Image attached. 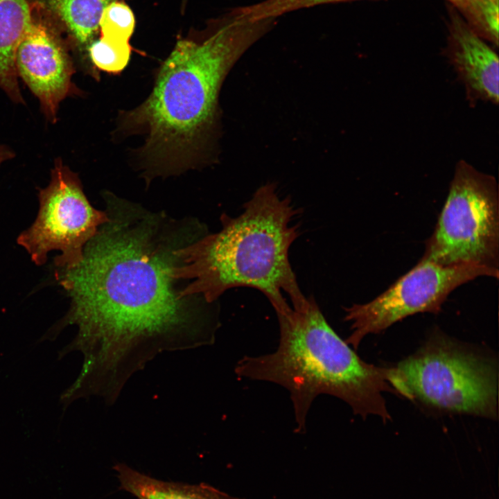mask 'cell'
I'll use <instances>...</instances> for the list:
<instances>
[{
    "label": "cell",
    "mask_w": 499,
    "mask_h": 499,
    "mask_svg": "<svg viewBox=\"0 0 499 499\" xmlns=\"http://www.w3.org/2000/svg\"><path fill=\"white\" fill-rule=\"evenodd\" d=\"M76 266L57 269L80 329L89 390L114 402L125 384L164 351L211 344L217 324L175 286L173 250L150 220H109Z\"/></svg>",
    "instance_id": "1"
},
{
    "label": "cell",
    "mask_w": 499,
    "mask_h": 499,
    "mask_svg": "<svg viewBox=\"0 0 499 499\" xmlns=\"http://www.w3.org/2000/svg\"><path fill=\"white\" fill-rule=\"evenodd\" d=\"M234 9L179 39L163 62L148 98L123 117L147 135L144 153L165 168H182L213 146L218 96L229 71L272 28Z\"/></svg>",
    "instance_id": "2"
},
{
    "label": "cell",
    "mask_w": 499,
    "mask_h": 499,
    "mask_svg": "<svg viewBox=\"0 0 499 499\" xmlns=\"http://www.w3.org/2000/svg\"><path fill=\"white\" fill-rule=\"evenodd\" d=\"M300 211L273 183L260 186L236 217L222 216V228L173 250L175 280H189L182 299L200 295L207 304L231 288L260 291L277 315L307 301L292 268L289 251L300 235Z\"/></svg>",
    "instance_id": "3"
},
{
    "label": "cell",
    "mask_w": 499,
    "mask_h": 499,
    "mask_svg": "<svg viewBox=\"0 0 499 499\" xmlns=\"http://www.w3.org/2000/svg\"><path fill=\"white\" fill-rule=\"evenodd\" d=\"M280 337L277 349L244 356L235 373L240 378L276 383L290 393L298 430L306 428L313 401L321 394L337 397L365 418L390 415L382 395L397 394L388 382L389 368L361 360L329 325L313 297L299 309L277 315Z\"/></svg>",
    "instance_id": "4"
},
{
    "label": "cell",
    "mask_w": 499,
    "mask_h": 499,
    "mask_svg": "<svg viewBox=\"0 0 499 499\" xmlns=\"http://www.w3.org/2000/svg\"><path fill=\"white\" fill-rule=\"evenodd\" d=\"M388 382L397 394L441 410L497 416L493 364L443 335L432 336L416 353L389 368Z\"/></svg>",
    "instance_id": "5"
},
{
    "label": "cell",
    "mask_w": 499,
    "mask_h": 499,
    "mask_svg": "<svg viewBox=\"0 0 499 499\" xmlns=\"http://www.w3.org/2000/svg\"><path fill=\"white\" fill-rule=\"evenodd\" d=\"M421 259L444 266L498 270L499 198L493 175L464 160L456 164L447 198Z\"/></svg>",
    "instance_id": "6"
},
{
    "label": "cell",
    "mask_w": 499,
    "mask_h": 499,
    "mask_svg": "<svg viewBox=\"0 0 499 499\" xmlns=\"http://www.w3.org/2000/svg\"><path fill=\"white\" fill-rule=\"evenodd\" d=\"M39 209L33 224L18 236L17 243L37 265H44L53 251L57 269L77 265L85 245L109 220L107 214L93 207L76 174L56 160L49 184L38 193Z\"/></svg>",
    "instance_id": "7"
},
{
    "label": "cell",
    "mask_w": 499,
    "mask_h": 499,
    "mask_svg": "<svg viewBox=\"0 0 499 499\" xmlns=\"http://www.w3.org/2000/svg\"><path fill=\"white\" fill-rule=\"evenodd\" d=\"M498 272L471 265L444 266L421 259L373 300L344 308V320L351 322L353 330L345 342L357 349L367 335L378 333L408 316L438 313L457 287L480 277L498 279Z\"/></svg>",
    "instance_id": "8"
},
{
    "label": "cell",
    "mask_w": 499,
    "mask_h": 499,
    "mask_svg": "<svg viewBox=\"0 0 499 499\" xmlns=\"http://www.w3.org/2000/svg\"><path fill=\"white\" fill-rule=\"evenodd\" d=\"M63 32L41 3L33 2L30 22L15 55L18 76L37 97L51 123L56 122L60 104L72 90L74 69Z\"/></svg>",
    "instance_id": "9"
},
{
    "label": "cell",
    "mask_w": 499,
    "mask_h": 499,
    "mask_svg": "<svg viewBox=\"0 0 499 499\" xmlns=\"http://www.w3.org/2000/svg\"><path fill=\"white\" fill-rule=\"evenodd\" d=\"M446 57L464 86L471 106L498 103V57L454 8L450 10Z\"/></svg>",
    "instance_id": "10"
},
{
    "label": "cell",
    "mask_w": 499,
    "mask_h": 499,
    "mask_svg": "<svg viewBox=\"0 0 499 499\" xmlns=\"http://www.w3.org/2000/svg\"><path fill=\"white\" fill-rule=\"evenodd\" d=\"M30 19L31 3L28 0H0V89L15 103H24L15 55Z\"/></svg>",
    "instance_id": "11"
},
{
    "label": "cell",
    "mask_w": 499,
    "mask_h": 499,
    "mask_svg": "<svg viewBox=\"0 0 499 499\" xmlns=\"http://www.w3.org/2000/svg\"><path fill=\"white\" fill-rule=\"evenodd\" d=\"M119 0H37L53 15L69 41L87 50L98 33L105 9Z\"/></svg>",
    "instance_id": "12"
},
{
    "label": "cell",
    "mask_w": 499,
    "mask_h": 499,
    "mask_svg": "<svg viewBox=\"0 0 499 499\" xmlns=\"http://www.w3.org/2000/svg\"><path fill=\"white\" fill-rule=\"evenodd\" d=\"M121 487L137 499H237L207 484L157 480L123 464L114 466Z\"/></svg>",
    "instance_id": "13"
},
{
    "label": "cell",
    "mask_w": 499,
    "mask_h": 499,
    "mask_svg": "<svg viewBox=\"0 0 499 499\" xmlns=\"http://www.w3.org/2000/svg\"><path fill=\"white\" fill-rule=\"evenodd\" d=\"M482 37L498 45L499 0H447Z\"/></svg>",
    "instance_id": "14"
},
{
    "label": "cell",
    "mask_w": 499,
    "mask_h": 499,
    "mask_svg": "<svg viewBox=\"0 0 499 499\" xmlns=\"http://www.w3.org/2000/svg\"><path fill=\"white\" fill-rule=\"evenodd\" d=\"M135 18L131 8L121 0L112 2L103 11L98 26L99 37L129 43Z\"/></svg>",
    "instance_id": "15"
},
{
    "label": "cell",
    "mask_w": 499,
    "mask_h": 499,
    "mask_svg": "<svg viewBox=\"0 0 499 499\" xmlns=\"http://www.w3.org/2000/svg\"><path fill=\"white\" fill-rule=\"evenodd\" d=\"M131 49L130 43L99 37L89 45L87 50L95 67L105 72L119 73L127 66Z\"/></svg>",
    "instance_id": "16"
},
{
    "label": "cell",
    "mask_w": 499,
    "mask_h": 499,
    "mask_svg": "<svg viewBox=\"0 0 499 499\" xmlns=\"http://www.w3.org/2000/svg\"><path fill=\"white\" fill-rule=\"evenodd\" d=\"M352 0H264L249 6L250 14L257 19L274 18L286 12L319 4Z\"/></svg>",
    "instance_id": "17"
},
{
    "label": "cell",
    "mask_w": 499,
    "mask_h": 499,
    "mask_svg": "<svg viewBox=\"0 0 499 499\" xmlns=\"http://www.w3.org/2000/svg\"><path fill=\"white\" fill-rule=\"evenodd\" d=\"M10 157V153L8 148L3 144H0V166L6 161H8Z\"/></svg>",
    "instance_id": "18"
},
{
    "label": "cell",
    "mask_w": 499,
    "mask_h": 499,
    "mask_svg": "<svg viewBox=\"0 0 499 499\" xmlns=\"http://www.w3.org/2000/svg\"><path fill=\"white\" fill-rule=\"evenodd\" d=\"M188 1H189V0H181L182 10H184Z\"/></svg>",
    "instance_id": "19"
},
{
    "label": "cell",
    "mask_w": 499,
    "mask_h": 499,
    "mask_svg": "<svg viewBox=\"0 0 499 499\" xmlns=\"http://www.w3.org/2000/svg\"><path fill=\"white\" fill-rule=\"evenodd\" d=\"M30 3L35 1L36 0H28Z\"/></svg>",
    "instance_id": "20"
}]
</instances>
